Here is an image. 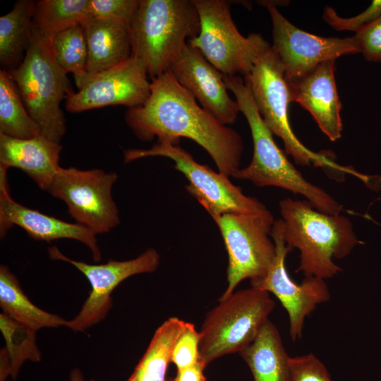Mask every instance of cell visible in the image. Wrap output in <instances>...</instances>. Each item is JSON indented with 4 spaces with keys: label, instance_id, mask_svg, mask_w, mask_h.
Segmentation results:
<instances>
[{
    "label": "cell",
    "instance_id": "6da1fadb",
    "mask_svg": "<svg viewBox=\"0 0 381 381\" xmlns=\"http://www.w3.org/2000/svg\"><path fill=\"white\" fill-rule=\"evenodd\" d=\"M126 122L143 141L179 145L181 138L190 139L212 157L219 171L233 176L239 169L243 140L234 129L206 111L175 79L169 70L151 80L145 102L130 108Z\"/></svg>",
    "mask_w": 381,
    "mask_h": 381
},
{
    "label": "cell",
    "instance_id": "7a4b0ae2",
    "mask_svg": "<svg viewBox=\"0 0 381 381\" xmlns=\"http://www.w3.org/2000/svg\"><path fill=\"white\" fill-rule=\"evenodd\" d=\"M279 209L286 245L300 252L296 272L322 279L339 274L342 269L333 260L346 257L360 243L350 219L321 212L307 200L287 198Z\"/></svg>",
    "mask_w": 381,
    "mask_h": 381
},
{
    "label": "cell",
    "instance_id": "3957f363",
    "mask_svg": "<svg viewBox=\"0 0 381 381\" xmlns=\"http://www.w3.org/2000/svg\"><path fill=\"white\" fill-rule=\"evenodd\" d=\"M250 129L253 154L250 164L232 176L259 187L275 186L304 196L318 211L339 214L341 205L325 190L308 181L275 143L258 112L250 90L240 76H224Z\"/></svg>",
    "mask_w": 381,
    "mask_h": 381
},
{
    "label": "cell",
    "instance_id": "277c9868",
    "mask_svg": "<svg viewBox=\"0 0 381 381\" xmlns=\"http://www.w3.org/2000/svg\"><path fill=\"white\" fill-rule=\"evenodd\" d=\"M200 30L193 0H139L129 28L131 56L152 80L170 69Z\"/></svg>",
    "mask_w": 381,
    "mask_h": 381
},
{
    "label": "cell",
    "instance_id": "5b68a950",
    "mask_svg": "<svg viewBox=\"0 0 381 381\" xmlns=\"http://www.w3.org/2000/svg\"><path fill=\"white\" fill-rule=\"evenodd\" d=\"M7 71L42 133L60 143L66 133V120L60 104L73 90L67 73L55 60L51 40L33 23L30 44L23 61Z\"/></svg>",
    "mask_w": 381,
    "mask_h": 381
},
{
    "label": "cell",
    "instance_id": "8992f818",
    "mask_svg": "<svg viewBox=\"0 0 381 381\" xmlns=\"http://www.w3.org/2000/svg\"><path fill=\"white\" fill-rule=\"evenodd\" d=\"M244 82L264 122L273 134L283 140L286 152L293 157L296 164H313L334 176L338 174L341 178L345 174L361 176L353 168L335 162L331 155L307 148L295 135L289 119V105L292 102L289 85L282 64L272 46L257 60L244 77Z\"/></svg>",
    "mask_w": 381,
    "mask_h": 381
},
{
    "label": "cell",
    "instance_id": "52a82bcc",
    "mask_svg": "<svg viewBox=\"0 0 381 381\" xmlns=\"http://www.w3.org/2000/svg\"><path fill=\"white\" fill-rule=\"evenodd\" d=\"M206 315L202 325L200 361L206 367L217 358L240 352L257 337L275 303L254 287L234 292Z\"/></svg>",
    "mask_w": 381,
    "mask_h": 381
},
{
    "label": "cell",
    "instance_id": "ba28073f",
    "mask_svg": "<svg viewBox=\"0 0 381 381\" xmlns=\"http://www.w3.org/2000/svg\"><path fill=\"white\" fill-rule=\"evenodd\" d=\"M200 30L188 42L224 75H247L255 63L271 46L259 33L242 35L231 15L230 3L224 0H193Z\"/></svg>",
    "mask_w": 381,
    "mask_h": 381
},
{
    "label": "cell",
    "instance_id": "9c48e42d",
    "mask_svg": "<svg viewBox=\"0 0 381 381\" xmlns=\"http://www.w3.org/2000/svg\"><path fill=\"white\" fill-rule=\"evenodd\" d=\"M212 219L228 254V285L218 300L221 301L233 294L243 280L255 281L267 274L276 256L275 244L270 238L274 220L268 210L226 213Z\"/></svg>",
    "mask_w": 381,
    "mask_h": 381
},
{
    "label": "cell",
    "instance_id": "30bf717a",
    "mask_svg": "<svg viewBox=\"0 0 381 381\" xmlns=\"http://www.w3.org/2000/svg\"><path fill=\"white\" fill-rule=\"evenodd\" d=\"M155 156L167 157L174 162V168L189 182L185 186L186 190L212 217L226 213H252L267 210L257 198L243 194L241 188L232 183L227 175L198 163L179 145L158 142L150 149H128L123 152L125 163Z\"/></svg>",
    "mask_w": 381,
    "mask_h": 381
},
{
    "label": "cell",
    "instance_id": "8fae6325",
    "mask_svg": "<svg viewBox=\"0 0 381 381\" xmlns=\"http://www.w3.org/2000/svg\"><path fill=\"white\" fill-rule=\"evenodd\" d=\"M115 172L60 167L48 190L64 201L69 214L95 234L109 231L119 224V212L111 196L117 180Z\"/></svg>",
    "mask_w": 381,
    "mask_h": 381
},
{
    "label": "cell",
    "instance_id": "7c38bea8",
    "mask_svg": "<svg viewBox=\"0 0 381 381\" xmlns=\"http://www.w3.org/2000/svg\"><path fill=\"white\" fill-rule=\"evenodd\" d=\"M51 259L70 263L89 281L91 291L79 313L67 320L66 327L74 332H84L102 321L112 307L111 294L127 278L155 271L159 264V255L148 248L135 258L118 261L109 259L104 264L92 265L71 259L56 246L48 248Z\"/></svg>",
    "mask_w": 381,
    "mask_h": 381
},
{
    "label": "cell",
    "instance_id": "4fadbf2b",
    "mask_svg": "<svg viewBox=\"0 0 381 381\" xmlns=\"http://www.w3.org/2000/svg\"><path fill=\"white\" fill-rule=\"evenodd\" d=\"M272 23V47L278 55L287 83L298 80L328 61L358 54L353 37H324L303 31L291 24L273 3H264Z\"/></svg>",
    "mask_w": 381,
    "mask_h": 381
},
{
    "label": "cell",
    "instance_id": "5bb4252c",
    "mask_svg": "<svg viewBox=\"0 0 381 381\" xmlns=\"http://www.w3.org/2000/svg\"><path fill=\"white\" fill-rule=\"evenodd\" d=\"M271 237L276 247V256L267 274L261 279L250 282L252 287L273 294L288 313L289 334L293 341L302 337L306 317L317 306L329 300L330 294L325 279L305 277L296 284L285 267V258L291 252L284 238L281 219L274 220Z\"/></svg>",
    "mask_w": 381,
    "mask_h": 381
},
{
    "label": "cell",
    "instance_id": "9a60e30c",
    "mask_svg": "<svg viewBox=\"0 0 381 381\" xmlns=\"http://www.w3.org/2000/svg\"><path fill=\"white\" fill-rule=\"evenodd\" d=\"M150 85L143 63L131 56L115 66L87 77L77 92L68 93L66 109L78 113L111 105L138 107L150 96Z\"/></svg>",
    "mask_w": 381,
    "mask_h": 381
},
{
    "label": "cell",
    "instance_id": "2e32d148",
    "mask_svg": "<svg viewBox=\"0 0 381 381\" xmlns=\"http://www.w3.org/2000/svg\"><path fill=\"white\" fill-rule=\"evenodd\" d=\"M169 71L178 83L219 121L231 125L240 112L229 95L224 75L188 42Z\"/></svg>",
    "mask_w": 381,
    "mask_h": 381
},
{
    "label": "cell",
    "instance_id": "e0dca14e",
    "mask_svg": "<svg viewBox=\"0 0 381 381\" xmlns=\"http://www.w3.org/2000/svg\"><path fill=\"white\" fill-rule=\"evenodd\" d=\"M7 170L0 169V232L4 237L6 231L17 225L28 235L38 241L50 242L60 238H70L84 243L90 250L95 262L101 260L102 254L95 234L88 228L62 221L43 214L14 201L8 190Z\"/></svg>",
    "mask_w": 381,
    "mask_h": 381
},
{
    "label": "cell",
    "instance_id": "ac0fdd59",
    "mask_svg": "<svg viewBox=\"0 0 381 381\" xmlns=\"http://www.w3.org/2000/svg\"><path fill=\"white\" fill-rule=\"evenodd\" d=\"M334 61L323 62L303 78L287 83L291 101L306 109L332 141L339 139L342 131Z\"/></svg>",
    "mask_w": 381,
    "mask_h": 381
},
{
    "label": "cell",
    "instance_id": "d6986e66",
    "mask_svg": "<svg viewBox=\"0 0 381 381\" xmlns=\"http://www.w3.org/2000/svg\"><path fill=\"white\" fill-rule=\"evenodd\" d=\"M62 147L42 133L29 139H19L0 133V169L18 168L43 190L48 191L61 167Z\"/></svg>",
    "mask_w": 381,
    "mask_h": 381
},
{
    "label": "cell",
    "instance_id": "ffe728a7",
    "mask_svg": "<svg viewBox=\"0 0 381 381\" xmlns=\"http://www.w3.org/2000/svg\"><path fill=\"white\" fill-rule=\"evenodd\" d=\"M87 44L86 75L115 66L131 56L129 28L116 22L90 17L83 24Z\"/></svg>",
    "mask_w": 381,
    "mask_h": 381
},
{
    "label": "cell",
    "instance_id": "44dd1931",
    "mask_svg": "<svg viewBox=\"0 0 381 381\" xmlns=\"http://www.w3.org/2000/svg\"><path fill=\"white\" fill-rule=\"evenodd\" d=\"M239 353L249 366L254 381H289L290 356L277 328L270 320Z\"/></svg>",
    "mask_w": 381,
    "mask_h": 381
},
{
    "label": "cell",
    "instance_id": "7402d4cb",
    "mask_svg": "<svg viewBox=\"0 0 381 381\" xmlns=\"http://www.w3.org/2000/svg\"><path fill=\"white\" fill-rule=\"evenodd\" d=\"M0 306L6 316L35 332L45 327H66L67 322L60 315L35 305L22 289L16 277L4 265L0 266Z\"/></svg>",
    "mask_w": 381,
    "mask_h": 381
},
{
    "label": "cell",
    "instance_id": "603a6c76",
    "mask_svg": "<svg viewBox=\"0 0 381 381\" xmlns=\"http://www.w3.org/2000/svg\"><path fill=\"white\" fill-rule=\"evenodd\" d=\"M35 1L19 0L0 18V62L7 70L23 61L32 37Z\"/></svg>",
    "mask_w": 381,
    "mask_h": 381
},
{
    "label": "cell",
    "instance_id": "cb8c5ba5",
    "mask_svg": "<svg viewBox=\"0 0 381 381\" xmlns=\"http://www.w3.org/2000/svg\"><path fill=\"white\" fill-rule=\"evenodd\" d=\"M185 325V321L176 317L165 320L155 331L146 351L126 381H167L172 349Z\"/></svg>",
    "mask_w": 381,
    "mask_h": 381
},
{
    "label": "cell",
    "instance_id": "d4e9b609",
    "mask_svg": "<svg viewBox=\"0 0 381 381\" xmlns=\"http://www.w3.org/2000/svg\"><path fill=\"white\" fill-rule=\"evenodd\" d=\"M0 329L6 341L0 352V381H5L8 376L16 379L25 361H40L41 354L36 343L37 332L4 313L0 315Z\"/></svg>",
    "mask_w": 381,
    "mask_h": 381
},
{
    "label": "cell",
    "instance_id": "484cf974",
    "mask_svg": "<svg viewBox=\"0 0 381 381\" xmlns=\"http://www.w3.org/2000/svg\"><path fill=\"white\" fill-rule=\"evenodd\" d=\"M91 17L90 0L35 1L32 23L51 40L58 33L82 25Z\"/></svg>",
    "mask_w": 381,
    "mask_h": 381
},
{
    "label": "cell",
    "instance_id": "4316f807",
    "mask_svg": "<svg viewBox=\"0 0 381 381\" xmlns=\"http://www.w3.org/2000/svg\"><path fill=\"white\" fill-rule=\"evenodd\" d=\"M0 133L19 139H29L42 133L6 69L0 71Z\"/></svg>",
    "mask_w": 381,
    "mask_h": 381
},
{
    "label": "cell",
    "instance_id": "83f0119b",
    "mask_svg": "<svg viewBox=\"0 0 381 381\" xmlns=\"http://www.w3.org/2000/svg\"><path fill=\"white\" fill-rule=\"evenodd\" d=\"M56 61L67 73H72L77 87L86 75L87 44L82 25L56 35L51 40Z\"/></svg>",
    "mask_w": 381,
    "mask_h": 381
},
{
    "label": "cell",
    "instance_id": "f1b7e54d",
    "mask_svg": "<svg viewBox=\"0 0 381 381\" xmlns=\"http://www.w3.org/2000/svg\"><path fill=\"white\" fill-rule=\"evenodd\" d=\"M139 0H90V13L92 18L120 23L130 28Z\"/></svg>",
    "mask_w": 381,
    "mask_h": 381
},
{
    "label": "cell",
    "instance_id": "f546056e",
    "mask_svg": "<svg viewBox=\"0 0 381 381\" xmlns=\"http://www.w3.org/2000/svg\"><path fill=\"white\" fill-rule=\"evenodd\" d=\"M201 333L193 324L186 322L185 327L172 349L171 362L177 370L191 366L200 361L199 345Z\"/></svg>",
    "mask_w": 381,
    "mask_h": 381
},
{
    "label": "cell",
    "instance_id": "4dcf8cb0",
    "mask_svg": "<svg viewBox=\"0 0 381 381\" xmlns=\"http://www.w3.org/2000/svg\"><path fill=\"white\" fill-rule=\"evenodd\" d=\"M380 17L381 0L373 1L365 10L350 18L339 16L334 9L329 6L325 8L322 14L324 20L334 29L338 31L349 30L355 32Z\"/></svg>",
    "mask_w": 381,
    "mask_h": 381
},
{
    "label": "cell",
    "instance_id": "1f68e13d",
    "mask_svg": "<svg viewBox=\"0 0 381 381\" xmlns=\"http://www.w3.org/2000/svg\"><path fill=\"white\" fill-rule=\"evenodd\" d=\"M289 381H332L325 365L313 353L290 357Z\"/></svg>",
    "mask_w": 381,
    "mask_h": 381
},
{
    "label": "cell",
    "instance_id": "d6a6232c",
    "mask_svg": "<svg viewBox=\"0 0 381 381\" xmlns=\"http://www.w3.org/2000/svg\"><path fill=\"white\" fill-rule=\"evenodd\" d=\"M359 53L372 62L381 61V17L358 30L353 36Z\"/></svg>",
    "mask_w": 381,
    "mask_h": 381
},
{
    "label": "cell",
    "instance_id": "836d02e7",
    "mask_svg": "<svg viewBox=\"0 0 381 381\" xmlns=\"http://www.w3.org/2000/svg\"><path fill=\"white\" fill-rule=\"evenodd\" d=\"M205 368V365L198 361L191 366L177 370L175 378H171V381H205V377L203 375Z\"/></svg>",
    "mask_w": 381,
    "mask_h": 381
},
{
    "label": "cell",
    "instance_id": "e575fe53",
    "mask_svg": "<svg viewBox=\"0 0 381 381\" xmlns=\"http://www.w3.org/2000/svg\"><path fill=\"white\" fill-rule=\"evenodd\" d=\"M70 381H85L83 373L78 368L73 369L70 373ZM89 381H95L93 379Z\"/></svg>",
    "mask_w": 381,
    "mask_h": 381
},
{
    "label": "cell",
    "instance_id": "d590c367",
    "mask_svg": "<svg viewBox=\"0 0 381 381\" xmlns=\"http://www.w3.org/2000/svg\"><path fill=\"white\" fill-rule=\"evenodd\" d=\"M167 381H171V378H169V379L167 380Z\"/></svg>",
    "mask_w": 381,
    "mask_h": 381
}]
</instances>
